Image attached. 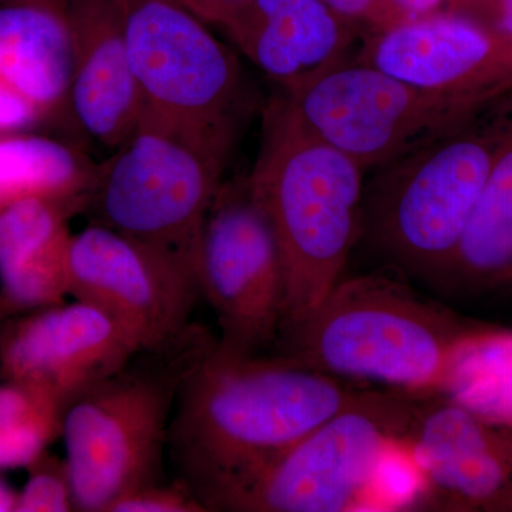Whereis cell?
<instances>
[{
  "label": "cell",
  "mask_w": 512,
  "mask_h": 512,
  "mask_svg": "<svg viewBox=\"0 0 512 512\" xmlns=\"http://www.w3.org/2000/svg\"><path fill=\"white\" fill-rule=\"evenodd\" d=\"M73 211L30 198L0 207V292L16 312L64 302Z\"/></svg>",
  "instance_id": "obj_18"
},
{
  "label": "cell",
  "mask_w": 512,
  "mask_h": 512,
  "mask_svg": "<svg viewBox=\"0 0 512 512\" xmlns=\"http://www.w3.org/2000/svg\"><path fill=\"white\" fill-rule=\"evenodd\" d=\"M466 15L512 37V0H487Z\"/></svg>",
  "instance_id": "obj_28"
},
{
  "label": "cell",
  "mask_w": 512,
  "mask_h": 512,
  "mask_svg": "<svg viewBox=\"0 0 512 512\" xmlns=\"http://www.w3.org/2000/svg\"><path fill=\"white\" fill-rule=\"evenodd\" d=\"M494 511H512V490L508 491L507 494L498 501L494 507Z\"/></svg>",
  "instance_id": "obj_33"
},
{
  "label": "cell",
  "mask_w": 512,
  "mask_h": 512,
  "mask_svg": "<svg viewBox=\"0 0 512 512\" xmlns=\"http://www.w3.org/2000/svg\"><path fill=\"white\" fill-rule=\"evenodd\" d=\"M73 40L62 0H10L0 5V76L45 121L73 123Z\"/></svg>",
  "instance_id": "obj_17"
},
{
  "label": "cell",
  "mask_w": 512,
  "mask_h": 512,
  "mask_svg": "<svg viewBox=\"0 0 512 512\" xmlns=\"http://www.w3.org/2000/svg\"><path fill=\"white\" fill-rule=\"evenodd\" d=\"M441 394L512 430V330L471 326L458 343Z\"/></svg>",
  "instance_id": "obj_21"
},
{
  "label": "cell",
  "mask_w": 512,
  "mask_h": 512,
  "mask_svg": "<svg viewBox=\"0 0 512 512\" xmlns=\"http://www.w3.org/2000/svg\"><path fill=\"white\" fill-rule=\"evenodd\" d=\"M471 326L406 282L369 274L340 279L274 348L275 355L316 372L429 397L443 392Z\"/></svg>",
  "instance_id": "obj_3"
},
{
  "label": "cell",
  "mask_w": 512,
  "mask_h": 512,
  "mask_svg": "<svg viewBox=\"0 0 512 512\" xmlns=\"http://www.w3.org/2000/svg\"><path fill=\"white\" fill-rule=\"evenodd\" d=\"M394 2L410 19H416L440 12L446 0H394Z\"/></svg>",
  "instance_id": "obj_29"
},
{
  "label": "cell",
  "mask_w": 512,
  "mask_h": 512,
  "mask_svg": "<svg viewBox=\"0 0 512 512\" xmlns=\"http://www.w3.org/2000/svg\"><path fill=\"white\" fill-rule=\"evenodd\" d=\"M198 284L220 326L218 353L242 359L274 348L286 312L284 262L248 177L222 181L211 202Z\"/></svg>",
  "instance_id": "obj_10"
},
{
  "label": "cell",
  "mask_w": 512,
  "mask_h": 512,
  "mask_svg": "<svg viewBox=\"0 0 512 512\" xmlns=\"http://www.w3.org/2000/svg\"><path fill=\"white\" fill-rule=\"evenodd\" d=\"M207 25L225 28L247 6L249 0H177Z\"/></svg>",
  "instance_id": "obj_27"
},
{
  "label": "cell",
  "mask_w": 512,
  "mask_h": 512,
  "mask_svg": "<svg viewBox=\"0 0 512 512\" xmlns=\"http://www.w3.org/2000/svg\"><path fill=\"white\" fill-rule=\"evenodd\" d=\"M64 407L25 384L0 382V471L26 468L62 439Z\"/></svg>",
  "instance_id": "obj_22"
},
{
  "label": "cell",
  "mask_w": 512,
  "mask_h": 512,
  "mask_svg": "<svg viewBox=\"0 0 512 512\" xmlns=\"http://www.w3.org/2000/svg\"><path fill=\"white\" fill-rule=\"evenodd\" d=\"M99 165L67 141L28 131L0 136V207L39 198L84 212Z\"/></svg>",
  "instance_id": "obj_20"
},
{
  "label": "cell",
  "mask_w": 512,
  "mask_h": 512,
  "mask_svg": "<svg viewBox=\"0 0 512 512\" xmlns=\"http://www.w3.org/2000/svg\"><path fill=\"white\" fill-rule=\"evenodd\" d=\"M420 399L407 447L423 497L450 510L494 511L512 490V430L488 423L446 394L423 397L424 406Z\"/></svg>",
  "instance_id": "obj_14"
},
{
  "label": "cell",
  "mask_w": 512,
  "mask_h": 512,
  "mask_svg": "<svg viewBox=\"0 0 512 512\" xmlns=\"http://www.w3.org/2000/svg\"><path fill=\"white\" fill-rule=\"evenodd\" d=\"M10 2V0H0V5H3V3Z\"/></svg>",
  "instance_id": "obj_34"
},
{
  "label": "cell",
  "mask_w": 512,
  "mask_h": 512,
  "mask_svg": "<svg viewBox=\"0 0 512 512\" xmlns=\"http://www.w3.org/2000/svg\"><path fill=\"white\" fill-rule=\"evenodd\" d=\"M73 40L74 127L113 153L136 133L143 97L131 70L127 0H62Z\"/></svg>",
  "instance_id": "obj_15"
},
{
  "label": "cell",
  "mask_w": 512,
  "mask_h": 512,
  "mask_svg": "<svg viewBox=\"0 0 512 512\" xmlns=\"http://www.w3.org/2000/svg\"><path fill=\"white\" fill-rule=\"evenodd\" d=\"M370 390L286 357L237 359L214 346L175 402L167 446L175 478L212 511L231 488Z\"/></svg>",
  "instance_id": "obj_1"
},
{
  "label": "cell",
  "mask_w": 512,
  "mask_h": 512,
  "mask_svg": "<svg viewBox=\"0 0 512 512\" xmlns=\"http://www.w3.org/2000/svg\"><path fill=\"white\" fill-rule=\"evenodd\" d=\"M355 26L322 0H249L224 29L242 55L284 84L345 59Z\"/></svg>",
  "instance_id": "obj_16"
},
{
  "label": "cell",
  "mask_w": 512,
  "mask_h": 512,
  "mask_svg": "<svg viewBox=\"0 0 512 512\" xmlns=\"http://www.w3.org/2000/svg\"><path fill=\"white\" fill-rule=\"evenodd\" d=\"M356 60L427 89L493 101L512 94V37L450 10L375 33Z\"/></svg>",
  "instance_id": "obj_13"
},
{
  "label": "cell",
  "mask_w": 512,
  "mask_h": 512,
  "mask_svg": "<svg viewBox=\"0 0 512 512\" xmlns=\"http://www.w3.org/2000/svg\"><path fill=\"white\" fill-rule=\"evenodd\" d=\"M18 495L15 490L0 476V512H16Z\"/></svg>",
  "instance_id": "obj_30"
},
{
  "label": "cell",
  "mask_w": 512,
  "mask_h": 512,
  "mask_svg": "<svg viewBox=\"0 0 512 512\" xmlns=\"http://www.w3.org/2000/svg\"><path fill=\"white\" fill-rule=\"evenodd\" d=\"M227 164L180 134L140 123L99 165L84 212L198 279L202 229Z\"/></svg>",
  "instance_id": "obj_9"
},
{
  "label": "cell",
  "mask_w": 512,
  "mask_h": 512,
  "mask_svg": "<svg viewBox=\"0 0 512 512\" xmlns=\"http://www.w3.org/2000/svg\"><path fill=\"white\" fill-rule=\"evenodd\" d=\"M511 430V429H510Z\"/></svg>",
  "instance_id": "obj_35"
},
{
  "label": "cell",
  "mask_w": 512,
  "mask_h": 512,
  "mask_svg": "<svg viewBox=\"0 0 512 512\" xmlns=\"http://www.w3.org/2000/svg\"><path fill=\"white\" fill-rule=\"evenodd\" d=\"M43 121L40 111L0 76V136L25 133Z\"/></svg>",
  "instance_id": "obj_26"
},
{
  "label": "cell",
  "mask_w": 512,
  "mask_h": 512,
  "mask_svg": "<svg viewBox=\"0 0 512 512\" xmlns=\"http://www.w3.org/2000/svg\"><path fill=\"white\" fill-rule=\"evenodd\" d=\"M215 343L192 326L168 348L140 350L67 404L62 439L76 511L109 512L124 495L167 481L164 457L178 392Z\"/></svg>",
  "instance_id": "obj_5"
},
{
  "label": "cell",
  "mask_w": 512,
  "mask_h": 512,
  "mask_svg": "<svg viewBox=\"0 0 512 512\" xmlns=\"http://www.w3.org/2000/svg\"><path fill=\"white\" fill-rule=\"evenodd\" d=\"M138 349L106 312L80 301L0 323V379L67 404L127 365Z\"/></svg>",
  "instance_id": "obj_12"
},
{
  "label": "cell",
  "mask_w": 512,
  "mask_h": 512,
  "mask_svg": "<svg viewBox=\"0 0 512 512\" xmlns=\"http://www.w3.org/2000/svg\"><path fill=\"white\" fill-rule=\"evenodd\" d=\"M13 315H18V312H16V309L13 308L12 305H10L8 299L3 296V293L0 292V323Z\"/></svg>",
  "instance_id": "obj_32"
},
{
  "label": "cell",
  "mask_w": 512,
  "mask_h": 512,
  "mask_svg": "<svg viewBox=\"0 0 512 512\" xmlns=\"http://www.w3.org/2000/svg\"><path fill=\"white\" fill-rule=\"evenodd\" d=\"M512 94L446 136L376 168L359 241L397 271L439 286L490 174Z\"/></svg>",
  "instance_id": "obj_4"
},
{
  "label": "cell",
  "mask_w": 512,
  "mask_h": 512,
  "mask_svg": "<svg viewBox=\"0 0 512 512\" xmlns=\"http://www.w3.org/2000/svg\"><path fill=\"white\" fill-rule=\"evenodd\" d=\"M484 2L487 0H446L450 12L463 13V15L483 5Z\"/></svg>",
  "instance_id": "obj_31"
},
{
  "label": "cell",
  "mask_w": 512,
  "mask_h": 512,
  "mask_svg": "<svg viewBox=\"0 0 512 512\" xmlns=\"http://www.w3.org/2000/svg\"><path fill=\"white\" fill-rule=\"evenodd\" d=\"M109 512H207L194 493L174 478L138 488L111 505Z\"/></svg>",
  "instance_id": "obj_24"
},
{
  "label": "cell",
  "mask_w": 512,
  "mask_h": 512,
  "mask_svg": "<svg viewBox=\"0 0 512 512\" xmlns=\"http://www.w3.org/2000/svg\"><path fill=\"white\" fill-rule=\"evenodd\" d=\"M419 397L372 389L222 495L212 511L342 512L386 507L384 477Z\"/></svg>",
  "instance_id": "obj_6"
},
{
  "label": "cell",
  "mask_w": 512,
  "mask_h": 512,
  "mask_svg": "<svg viewBox=\"0 0 512 512\" xmlns=\"http://www.w3.org/2000/svg\"><path fill=\"white\" fill-rule=\"evenodd\" d=\"M67 293L116 320L138 352L183 339L201 298L198 279L180 265L92 222L70 242Z\"/></svg>",
  "instance_id": "obj_11"
},
{
  "label": "cell",
  "mask_w": 512,
  "mask_h": 512,
  "mask_svg": "<svg viewBox=\"0 0 512 512\" xmlns=\"http://www.w3.org/2000/svg\"><path fill=\"white\" fill-rule=\"evenodd\" d=\"M279 89L276 96L309 130L365 171L466 126L500 101L427 89L346 59Z\"/></svg>",
  "instance_id": "obj_8"
},
{
  "label": "cell",
  "mask_w": 512,
  "mask_h": 512,
  "mask_svg": "<svg viewBox=\"0 0 512 512\" xmlns=\"http://www.w3.org/2000/svg\"><path fill=\"white\" fill-rule=\"evenodd\" d=\"M127 45L143 97L140 123L228 161L248 107L234 53L177 0H127Z\"/></svg>",
  "instance_id": "obj_7"
},
{
  "label": "cell",
  "mask_w": 512,
  "mask_h": 512,
  "mask_svg": "<svg viewBox=\"0 0 512 512\" xmlns=\"http://www.w3.org/2000/svg\"><path fill=\"white\" fill-rule=\"evenodd\" d=\"M512 285V111L456 254L444 291L484 292Z\"/></svg>",
  "instance_id": "obj_19"
},
{
  "label": "cell",
  "mask_w": 512,
  "mask_h": 512,
  "mask_svg": "<svg viewBox=\"0 0 512 512\" xmlns=\"http://www.w3.org/2000/svg\"><path fill=\"white\" fill-rule=\"evenodd\" d=\"M28 470V481L18 495L16 512L76 511L72 476L66 458L45 451Z\"/></svg>",
  "instance_id": "obj_23"
},
{
  "label": "cell",
  "mask_w": 512,
  "mask_h": 512,
  "mask_svg": "<svg viewBox=\"0 0 512 512\" xmlns=\"http://www.w3.org/2000/svg\"><path fill=\"white\" fill-rule=\"evenodd\" d=\"M340 18L363 23L375 33L386 32L394 26L412 20L394 0H322Z\"/></svg>",
  "instance_id": "obj_25"
},
{
  "label": "cell",
  "mask_w": 512,
  "mask_h": 512,
  "mask_svg": "<svg viewBox=\"0 0 512 512\" xmlns=\"http://www.w3.org/2000/svg\"><path fill=\"white\" fill-rule=\"evenodd\" d=\"M262 128L248 183L284 262L281 335L308 318L342 279L360 238L366 171L309 130L278 96L266 106Z\"/></svg>",
  "instance_id": "obj_2"
}]
</instances>
